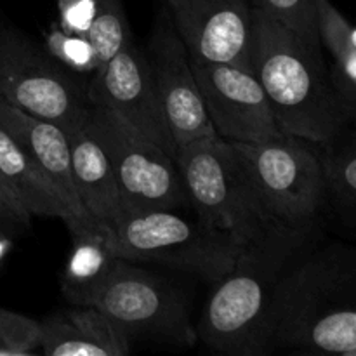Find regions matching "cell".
Listing matches in <instances>:
<instances>
[{
	"instance_id": "obj_27",
	"label": "cell",
	"mask_w": 356,
	"mask_h": 356,
	"mask_svg": "<svg viewBox=\"0 0 356 356\" xmlns=\"http://www.w3.org/2000/svg\"><path fill=\"white\" fill-rule=\"evenodd\" d=\"M351 122H353V125H355V132H356V111L353 113V117H351Z\"/></svg>"
},
{
	"instance_id": "obj_1",
	"label": "cell",
	"mask_w": 356,
	"mask_h": 356,
	"mask_svg": "<svg viewBox=\"0 0 356 356\" xmlns=\"http://www.w3.org/2000/svg\"><path fill=\"white\" fill-rule=\"evenodd\" d=\"M275 350L351 356L356 351V245L299 247L277 282Z\"/></svg>"
},
{
	"instance_id": "obj_22",
	"label": "cell",
	"mask_w": 356,
	"mask_h": 356,
	"mask_svg": "<svg viewBox=\"0 0 356 356\" xmlns=\"http://www.w3.org/2000/svg\"><path fill=\"white\" fill-rule=\"evenodd\" d=\"M266 13L291 28L308 49L322 56L318 31V0H254Z\"/></svg>"
},
{
	"instance_id": "obj_17",
	"label": "cell",
	"mask_w": 356,
	"mask_h": 356,
	"mask_svg": "<svg viewBox=\"0 0 356 356\" xmlns=\"http://www.w3.org/2000/svg\"><path fill=\"white\" fill-rule=\"evenodd\" d=\"M0 174L31 216L61 219L70 233L97 226H86L75 218L54 181L38 167L23 146L0 125Z\"/></svg>"
},
{
	"instance_id": "obj_24",
	"label": "cell",
	"mask_w": 356,
	"mask_h": 356,
	"mask_svg": "<svg viewBox=\"0 0 356 356\" xmlns=\"http://www.w3.org/2000/svg\"><path fill=\"white\" fill-rule=\"evenodd\" d=\"M58 23L65 31L87 37L103 0H56Z\"/></svg>"
},
{
	"instance_id": "obj_7",
	"label": "cell",
	"mask_w": 356,
	"mask_h": 356,
	"mask_svg": "<svg viewBox=\"0 0 356 356\" xmlns=\"http://www.w3.org/2000/svg\"><path fill=\"white\" fill-rule=\"evenodd\" d=\"M83 124L110 160L125 216L191 207L176 159L136 131L117 111L89 104Z\"/></svg>"
},
{
	"instance_id": "obj_23",
	"label": "cell",
	"mask_w": 356,
	"mask_h": 356,
	"mask_svg": "<svg viewBox=\"0 0 356 356\" xmlns=\"http://www.w3.org/2000/svg\"><path fill=\"white\" fill-rule=\"evenodd\" d=\"M42 353L40 322L0 308V356Z\"/></svg>"
},
{
	"instance_id": "obj_3",
	"label": "cell",
	"mask_w": 356,
	"mask_h": 356,
	"mask_svg": "<svg viewBox=\"0 0 356 356\" xmlns=\"http://www.w3.org/2000/svg\"><path fill=\"white\" fill-rule=\"evenodd\" d=\"M309 236L312 233L278 229L243 247L232 271L216 284L195 329L197 339L209 350L232 356L273 353L275 287Z\"/></svg>"
},
{
	"instance_id": "obj_2",
	"label": "cell",
	"mask_w": 356,
	"mask_h": 356,
	"mask_svg": "<svg viewBox=\"0 0 356 356\" xmlns=\"http://www.w3.org/2000/svg\"><path fill=\"white\" fill-rule=\"evenodd\" d=\"M250 61L282 131L323 145L348 127L350 113L330 82L323 56L254 0Z\"/></svg>"
},
{
	"instance_id": "obj_13",
	"label": "cell",
	"mask_w": 356,
	"mask_h": 356,
	"mask_svg": "<svg viewBox=\"0 0 356 356\" xmlns=\"http://www.w3.org/2000/svg\"><path fill=\"white\" fill-rule=\"evenodd\" d=\"M167 127L176 146L219 138L193 75L190 54L174 26H159L146 51Z\"/></svg>"
},
{
	"instance_id": "obj_16",
	"label": "cell",
	"mask_w": 356,
	"mask_h": 356,
	"mask_svg": "<svg viewBox=\"0 0 356 356\" xmlns=\"http://www.w3.org/2000/svg\"><path fill=\"white\" fill-rule=\"evenodd\" d=\"M72 153V172L75 190L87 214L110 235L125 218L124 200L111 163L99 143L79 124L66 132Z\"/></svg>"
},
{
	"instance_id": "obj_21",
	"label": "cell",
	"mask_w": 356,
	"mask_h": 356,
	"mask_svg": "<svg viewBox=\"0 0 356 356\" xmlns=\"http://www.w3.org/2000/svg\"><path fill=\"white\" fill-rule=\"evenodd\" d=\"M87 38L96 49L101 68L134 38L120 0H103L90 24Z\"/></svg>"
},
{
	"instance_id": "obj_10",
	"label": "cell",
	"mask_w": 356,
	"mask_h": 356,
	"mask_svg": "<svg viewBox=\"0 0 356 356\" xmlns=\"http://www.w3.org/2000/svg\"><path fill=\"white\" fill-rule=\"evenodd\" d=\"M190 63L219 138L228 143L254 145L284 132L252 70L191 58Z\"/></svg>"
},
{
	"instance_id": "obj_9",
	"label": "cell",
	"mask_w": 356,
	"mask_h": 356,
	"mask_svg": "<svg viewBox=\"0 0 356 356\" xmlns=\"http://www.w3.org/2000/svg\"><path fill=\"white\" fill-rule=\"evenodd\" d=\"M90 306L106 313L129 337H149L172 344H193L190 301L159 275L118 259L110 280Z\"/></svg>"
},
{
	"instance_id": "obj_28",
	"label": "cell",
	"mask_w": 356,
	"mask_h": 356,
	"mask_svg": "<svg viewBox=\"0 0 356 356\" xmlns=\"http://www.w3.org/2000/svg\"><path fill=\"white\" fill-rule=\"evenodd\" d=\"M351 356H356V351H353V355H351Z\"/></svg>"
},
{
	"instance_id": "obj_25",
	"label": "cell",
	"mask_w": 356,
	"mask_h": 356,
	"mask_svg": "<svg viewBox=\"0 0 356 356\" xmlns=\"http://www.w3.org/2000/svg\"><path fill=\"white\" fill-rule=\"evenodd\" d=\"M31 218L0 174V229L13 236L23 235L30 232Z\"/></svg>"
},
{
	"instance_id": "obj_8",
	"label": "cell",
	"mask_w": 356,
	"mask_h": 356,
	"mask_svg": "<svg viewBox=\"0 0 356 356\" xmlns=\"http://www.w3.org/2000/svg\"><path fill=\"white\" fill-rule=\"evenodd\" d=\"M87 86L45 47L14 28H0V97L13 106L72 131L86 118Z\"/></svg>"
},
{
	"instance_id": "obj_18",
	"label": "cell",
	"mask_w": 356,
	"mask_h": 356,
	"mask_svg": "<svg viewBox=\"0 0 356 356\" xmlns=\"http://www.w3.org/2000/svg\"><path fill=\"white\" fill-rule=\"evenodd\" d=\"M72 249L61 273L65 298L75 306H90L113 273L120 257L115 254L110 235L101 228L70 233Z\"/></svg>"
},
{
	"instance_id": "obj_4",
	"label": "cell",
	"mask_w": 356,
	"mask_h": 356,
	"mask_svg": "<svg viewBox=\"0 0 356 356\" xmlns=\"http://www.w3.org/2000/svg\"><path fill=\"white\" fill-rule=\"evenodd\" d=\"M176 163L197 218L242 247L278 232L232 143L198 139L177 148ZM289 232V229H287Z\"/></svg>"
},
{
	"instance_id": "obj_6",
	"label": "cell",
	"mask_w": 356,
	"mask_h": 356,
	"mask_svg": "<svg viewBox=\"0 0 356 356\" xmlns=\"http://www.w3.org/2000/svg\"><path fill=\"white\" fill-rule=\"evenodd\" d=\"M232 145L268 218L282 229L313 233L325 205V174L315 143L282 132L263 143Z\"/></svg>"
},
{
	"instance_id": "obj_19",
	"label": "cell",
	"mask_w": 356,
	"mask_h": 356,
	"mask_svg": "<svg viewBox=\"0 0 356 356\" xmlns=\"http://www.w3.org/2000/svg\"><path fill=\"white\" fill-rule=\"evenodd\" d=\"M344 131L318 146L323 148L320 156L325 174V204L330 202L356 233V132L344 136Z\"/></svg>"
},
{
	"instance_id": "obj_26",
	"label": "cell",
	"mask_w": 356,
	"mask_h": 356,
	"mask_svg": "<svg viewBox=\"0 0 356 356\" xmlns=\"http://www.w3.org/2000/svg\"><path fill=\"white\" fill-rule=\"evenodd\" d=\"M13 249H14V236L0 229V271H2L3 264H6L7 257H9V254L13 252Z\"/></svg>"
},
{
	"instance_id": "obj_15",
	"label": "cell",
	"mask_w": 356,
	"mask_h": 356,
	"mask_svg": "<svg viewBox=\"0 0 356 356\" xmlns=\"http://www.w3.org/2000/svg\"><path fill=\"white\" fill-rule=\"evenodd\" d=\"M40 327L45 356H125L131 351V337L96 306L52 313Z\"/></svg>"
},
{
	"instance_id": "obj_20",
	"label": "cell",
	"mask_w": 356,
	"mask_h": 356,
	"mask_svg": "<svg viewBox=\"0 0 356 356\" xmlns=\"http://www.w3.org/2000/svg\"><path fill=\"white\" fill-rule=\"evenodd\" d=\"M44 47L63 68L79 80L83 79V83H89V80L99 72V59L89 38L68 33L59 26V23H51L47 28L44 33Z\"/></svg>"
},
{
	"instance_id": "obj_11",
	"label": "cell",
	"mask_w": 356,
	"mask_h": 356,
	"mask_svg": "<svg viewBox=\"0 0 356 356\" xmlns=\"http://www.w3.org/2000/svg\"><path fill=\"white\" fill-rule=\"evenodd\" d=\"M87 103L117 111L129 125L176 159L177 146L167 127L146 52L132 38L87 83Z\"/></svg>"
},
{
	"instance_id": "obj_5",
	"label": "cell",
	"mask_w": 356,
	"mask_h": 356,
	"mask_svg": "<svg viewBox=\"0 0 356 356\" xmlns=\"http://www.w3.org/2000/svg\"><path fill=\"white\" fill-rule=\"evenodd\" d=\"M110 243L120 259L186 271L214 285L232 271L243 250L233 236L179 211L127 214L110 233Z\"/></svg>"
},
{
	"instance_id": "obj_14",
	"label": "cell",
	"mask_w": 356,
	"mask_h": 356,
	"mask_svg": "<svg viewBox=\"0 0 356 356\" xmlns=\"http://www.w3.org/2000/svg\"><path fill=\"white\" fill-rule=\"evenodd\" d=\"M0 125L13 136L17 145L38 163L42 170L61 190L68 207L82 225L97 226L90 219L75 190L72 172V153L65 131L44 118L33 117L0 97ZM99 228V226H97Z\"/></svg>"
},
{
	"instance_id": "obj_12",
	"label": "cell",
	"mask_w": 356,
	"mask_h": 356,
	"mask_svg": "<svg viewBox=\"0 0 356 356\" xmlns=\"http://www.w3.org/2000/svg\"><path fill=\"white\" fill-rule=\"evenodd\" d=\"M191 59L252 70V0H167Z\"/></svg>"
}]
</instances>
